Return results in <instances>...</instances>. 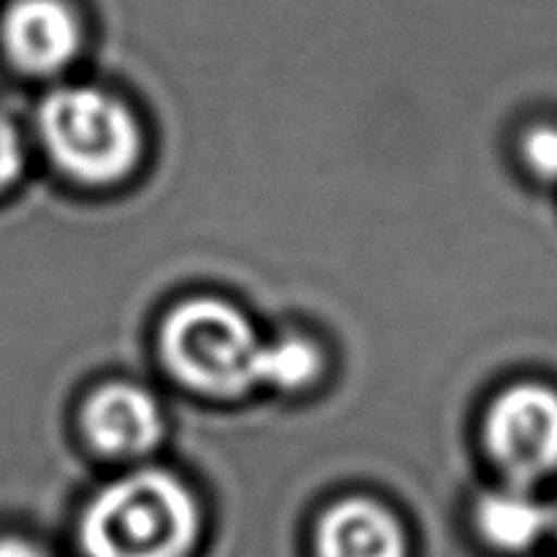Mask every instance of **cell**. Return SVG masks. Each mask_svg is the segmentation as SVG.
I'll return each instance as SVG.
<instances>
[{
	"instance_id": "1",
	"label": "cell",
	"mask_w": 557,
	"mask_h": 557,
	"mask_svg": "<svg viewBox=\"0 0 557 557\" xmlns=\"http://www.w3.org/2000/svg\"><path fill=\"white\" fill-rule=\"evenodd\" d=\"M199 531L188 490L169 473L145 471L103 490L82 522L90 557H185Z\"/></svg>"
},
{
	"instance_id": "2",
	"label": "cell",
	"mask_w": 557,
	"mask_h": 557,
	"mask_svg": "<svg viewBox=\"0 0 557 557\" xmlns=\"http://www.w3.org/2000/svg\"><path fill=\"white\" fill-rule=\"evenodd\" d=\"M163 354L185 384L207 395H239L261 384L264 346L243 313L215 299H194L169 315Z\"/></svg>"
},
{
	"instance_id": "3",
	"label": "cell",
	"mask_w": 557,
	"mask_h": 557,
	"mask_svg": "<svg viewBox=\"0 0 557 557\" xmlns=\"http://www.w3.org/2000/svg\"><path fill=\"white\" fill-rule=\"evenodd\" d=\"M41 134L54 161L85 183L123 177L139 152V131L128 109L87 87H65L47 98Z\"/></svg>"
},
{
	"instance_id": "4",
	"label": "cell",
	"mask_w": 557,
	"mask_h": 557,
	"mask_svg": "<svg viewBox=\"0 0 557 557\" xmlns=\"http://www.w3.org/2000/svg\"><path fill=\"white\" fill-rule=\"evenodd\" d=\"M487 444L515 482L528 484L557 468V395L522 384L495 400L487 417Z\"/></svg>"
},
{
	"instance_id": "5",
	"label": "cell",
	"mask_w": 557,
	"mask_h": 557,
	"mask_svg": "<svg viewBox=\"0 0 557 557\" xmlns=\"http://www.w3.org/2000/svg\"><path fill=\"white\" fill-rule=\"evenodd\" d=\"M11 58L27 71H54L74 58L79 25L60 0H16L3 20Z\"/></svg>"
},
{
	"instance_id": "6",
	"label": "cell",
	"mask_w": 557,
	"mask_h": 557,
	"mask_svg": "<svg viewBox=\"0 0 557 557\" xmlns=\"http://www.w3.org/2000/svg\"><path fill=\"white\" fill-rule=\"evenodd\" d=\"M85 433L107 455H141L161 435L156 400L136 386L98 389L85 408Z\"/></svg>"
},
{
	"instance_id": "7",
	"label": "cell",
	"mask_w": 557,
	"mask_h": 557,
	"mask_svg": "<svg viewBox=\"0 0 557 557\" xmlns=\"http://www.w3.org/2000/svg\"><path fill=\"white\" fill-rule=\"evenodd\" d=\"M321 557H406V536L389 511L370 500L337 504L321 520Z\"/></svg>"
},
{
	"instance_id": "8",
	"label": "cell",
	"mask_w": 557,
	"mask_h": 557,
	"mask_svg": "<svg viewBox=\"0 0 557 557\" xmlns=\"http://www.w3.org/2000/svg\"><path fill=\"white\" fill-rule=\"evenodd\" d=\"M476 522L482 536L493 547L520 553L553 531V509L542 506L522 490H506V493H490L479 504Z\"/></svg>"
},
{
	"instance_id": "9",
	"label": "cell",
	"mask_w": 557,
	"mask_h": 557,
	"mask_svg": "<svg viewBox=\"0 0 557 557\" xmlns=\"http://www.w3.org/2000/svg\"><path fill=\"white\" fill-rule=\"evenodd\" d=\"M321 368V357L308 341H288L264 346L261 357V384L281 386V389H297V386L310 384Z\"/></svg>"
},
{
	"instance_id": "10",
	"label": "cell",
	"mask_w": 557,
	"mask_h": 557,
	"mask_svg": "<svg viewBox=\"0 0 557 557\" xmlns=\"http://www.w3.org/2000/svg\"><path fill=\"white\" fill-rule=\"evenodd\" d=\"M528 166L547 180H557V128L542 125L525 136Z\"/></svg>"
},
{
	"instance_id": "11",
	"label": "cell",
	"mask_w": 557,
	"mask_h": 557,
	"mask_svg": "<svg viewBox=\"0 0 557 557\" xmlns=\"http://www.w3.org/2000/svg\"><path fill=\"white\" fill-rule=\"evenodd\" d=\"M20 166H22L20 141H16L14 128L0 117V188L16 177Z\"/></svg>"
},
{
	"instance_id": "12",
	"label": "cell",
	"mask_w": 557,
	"mask_h": 557,
	"mask_svg": "<svg viewBox=\"0 0 557 557\" xmlns=\"http://www.w3.org/2000/svg\"><path fill=\"white\" fill-rule=\"evenodd\" d=\"M0 557H44L33 544L20 542V539H3L0 542Z\"/></svg>"
},
{
	"instance_id": "13",
	"label": "cell",
	"mask_w": 557,
	"mask_h": 557,
	"mask_svg": "<svg viewBox=\"0 0 557 557\" xmlns=\"http://www.w3.org/2000/svg\"><path fill=\"white\" fill-rule=\"evenodd\" d=\"M553 531L557 533V506L553 509Z\"/></svg>"
}]
</instances>
